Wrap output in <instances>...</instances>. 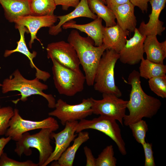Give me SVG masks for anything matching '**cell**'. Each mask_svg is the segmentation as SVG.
<instances>
[{
    "mask_svg": "<svg viewBox=\"0 0 166 166\" xmlns=\"http://www.w3.org/2000/svg\"><path fill=\"white\" fill-rule=\"evenodd\" d=\"M93 114L105 116L118 121L123 125L128 101H125L111 94L102 93V99L92 98Z\"/></svg>",
    "mask_w": 166,
    "mask_h": 166,
    "instance_id": "cell-10",
    "label": "cell"
},
{
    "mask_svg": "<svg viewBox=\"0 0 166 166\" xmlns=\"http://www.w3.org/2000/svg\"><path fill=\"white\" fill-rule=\"evenodd\" d=\"M117 160L114 156L113 146L110 145L105 148L96 158V166H116Z\"/></svg>",
    "mask_w": 166,
    "mask_h": 166,
    "instance_id": "cell-27",
    "label": "cell"
},
{
    "mask_svg": "<svg viewBox=\"0 0 166 166\" xmlns=\"http://www.w3.org/2000/svg\"><path fill=\"white\" fill-rule=\"evenodd\" d=\"M57 19V16L54 14L44 16L29 15L19 17L14 22L15 23V27L22 26L27 29L31 36L29 46L31 49L35 39L41 42L36 36L38 30L43 27H51L54 25Z\"/></svg>",
    "mask_w": 166,
    "mask_h": 166,
    "instance_id": "cell-14",
    "label": "cell"
},
{
    "mask_svg": "<svg viewBox=\"0 0 166 166\" xmlns=\"http://www.w3.org/2000/svg\"><path fill=\"white\" fill-rule=\"evenodd\" d=\"M134 32L133 36L127 39L126 44L119 53L120 61L124 64H137L144 57L143 43L146 36L141 34L137 28Z\"/></svg>",
    "mask_w": 166,
    "mask_h": 166,
    "instance_id": "cell-13",
    "label": "cell"
},
{
    "mask_svg": "<svg viewBox=\"0 0 166 166\" xmlns=\"http://www.w3.org/2000/svg\"><path fill=\"white\" fill-rule=\"evenodd\" d=\"M102 2H103L105 4H106V2L105 0H101Z\"/></svg>",
    "mask_w": 166,
    "mask_h": 166,
    "instance_id": "cell-38",
    "label": "cell"
},
{
    "mask_svg": "<svg viewBox=\"0 0 166 166\" xmlns=\"http://www.w3.org/2000/svg\"><path fill=\"white\" fill-rule=\"evenodd\" d=\"M138 71L134 70L129 75L128 83L131 86L129 99L127 108L129 113L123 118L126 126L142 120L144 117L151 118L156 115L161 105L160 101L147 95L143 90Z\"/></svg>",
    "mask_w": 166,
    "mask_h": 166,
    "instance_id": "cell-1",
    "label": "cell"
},
{
    "mask_svg": "<svg viewBox=\"0 0 166 166\" xmlns=\"http://www.w3.org/2000/svg\"><path fill=\"white\" fill-rule=\"evenodd\" d=\"M142 146L145 155L144 166H155L152 143L145 142Z\"/></svg>",
    "mask_w": 166,
    "mask_h": 166,
    "instance_id": "cell-32",
    "label": "cell"
},
{
    "mask_svg": "<svg viewBox=\"0 0 166 166\" xmlns=\"http://www.w3.org/2000/svg\"><path fill=\"white\" fill-rule=\"evenodd\" d=\"M11 140V138L9 136L6 137H2L0 138V158L4 152V148Z\"/></svg>",
    "mask_w": 166,
    "mask_h": 166,
    "instance_id": "cell-37",
    "label": "cell"
},
{
    "mask_svg": "<svg viewBox=\"0 0 166 166\" xmlns=\"http://www.w3.org/2000/svg\"><path fill=\"white\" fill-rule=\"evenodd\" d=\"M152 7L149 20L147 23L142 21L138 29L140 33L146 36L150 35H161L165 30L164 22L159 19L160 14L165 6L166 0H150Z\"/></svg>",
    "mask_w": 166,
    "mask_h": 166,
    "instance_id": "cell-15",
    "label": "cell"
},
{
    "mask_svg": "<svg viewBox=\"0 0 166 166\" xmlns=\"http://www.w3.org/2000/svg\"><path fill=\"white\" fill-rule=\"evenodd\" d=\"M52 132L53 131L51 129L45 128L34 134L31 135L28 132L24 133L16 141L14 152L20 156L23 154L28 156L32 153L30 148H36L39 152L38 165L42 166L53 150L50 144Z\"/></svg>",
    "mask_w": 166,
    "mask_h": 166,
    "instance_id": "cell-5",
    "label": "cell"
},
{
    "mask_svg": "<svg viewBox=\"0 0 166 166\" xmlns=\"http://www.w3.org/2000/svg\"><path fill=\"white\" fill-rule=\"evenodd\" d=\"M56 6L61 5L62 9L67 10L70 7L75 8L80 2V0H54Z\"/></svg>",
    "mask_w": 166,
    "mask_h": 166,
    "instance_id": "cell-33",
    "label": "cell"
},
{
    "mask_svg": "<svg viewBox=\"0 0 166 166\" xmlns=\"http://www.w3.org/2000/svg\"><path fill=\"white\" fill-rule=\"evenodd\" d=\"M89 139L88 132L81 131L73 140L72 145L69 147L62 153L59 158L52 163L51 166H72L77 150L84 143Z\"/></svg>",
    "mask_w": 166,
    "mask_h": 166,
    "instance_id": "cell-23",
    "label": "cell"
},
{
    "mask_svg": "<svg viewBox=\"0 0 166 166\" xmlns=\"http://www.w3.org/2000/svg\"><path fill=\"white\" fill-rule=\"evenodd\" d=\"M89 129L99 131L109 136L116 144L121 154L123 155L126 154L125 143L122 136L121 129L116 120L101 115L92 120L84 119L78 122L76 133Z\"/></svg>",
    "mask_w": 166,
    "mask_h": 166,
    "instance_id": "cell-7",
    "label": "cell"
},
{
    "mask_svg": "<svg viewBox=\"0 0 166 166\" xmlns=\"http://www.w3.org/2000/svg\"><path fill=\"white\" fill-rule=\"evenodd\" d=\"M67 41L74 48L80 64L85 74V82L89 86L93 85L95 73L100 60L106 48L103 44L95 46L90 37H83L78 31L72 30L69 35Z\"/></svg>",
    "mask_w": 166,
    "mask_h": 166,
    "instance_id": "cell-2",
    "label": "cell"
},
{
    "mask_svg": "<svg viewBox=\"0 0 166 166\" xmlns=\"http://www.w3.org/2000/svg\"><path fill=\"white\" fill-rule=\"evenodd\" d=\"M80 17H84L93 20L97 16L92 12L89 7L87 0H81L78 5L73 10L66 15L57 16L59 21L56 25H53L49 27V34L55 36L62 31V25L70 20Z\"/></svg>",
    "mask_w": 166,
    "mask_h": 166,
    "instance_id": "cell-19",
    "label": "cell"
},
{
    "mask_svg": "<svg viewBox=\"0 0 166 166\" xmlns=\"http://www.w3.org/2000/svg\"><path fill=\"white\" fill-rule=\"evenodd\" d=\"M102 19L98 17L93 21L85 24H77L73 20L64 24L62 27L64 29L73 28L86 34L93 41L95 46L103 44Z\"/></svg>",
    "mask_w": 166,
    "mask_h": 166,
    "instance_id": "cell-18",
    "label": "cell"
},
{
    "mask_svg": "<svg viewBox=\"0 0 166 166\" xmlns=\"http://www.w3.org/2000/svg\"><path fill=\"white\" fill-rule=\"evenodd\" d=\"M130 32L122 29L117 24L110 27L103 26V44L106 49H112L119 53L125 45Z\"/></svg>",
    "mask_w": 166,
    "mask_h": 166,
    "instance_id": "cell-17",
    "label": "cell"
},
{
    "mask_svg": "<svg viewBox=\"0 0 166 166\" xmlns=\"http://www.w3.org/2000/svg\"><path fill=\"white\" fill-rule=\"evenodd\" d=\"M14 114V109L8 106L0 107V136L5 135L9 121Z\"/></svg>",
    "mask_w": 166,
    "mask_h": 166,
    "instance_id": "cell-30",
    "label": "cell"
},
{
    "mask_svg": "<svg viewBox=\"0 0 166 166\" xmlns=\"http://www.w3.org/2000/svg\"><path fill=\"white\" fill-rule=\"evenodd\" d=\"M89 9L92 13L103 19L105 26L116 25V17L112 11L101 0H87Z\"/></svg>",
    "mask_w": 166,
    "mask_h": 166,
    "instance_id": "cell-24",
    "label": "cell"
},
{
    "mask_svg": "<svg viewBox=\"0 0 166 166\" xmlns=\"http://www.w3.org/2000/svg\"><path fill=\"white\" fill-rule=\"evenodd\" d=\"M128 126L136 140L142 145L144 144L145 142L146 133L148 130V125L146 121L142 119L131 124Z\"/></svg>",
    "mask_w": 166,
    "mask_h": 166,
    "instance_id": "cell-28",
    "label": "cell"
},
{
    "mask_svg": "<svg viewBox=\"0 0 166 166\" xmlns=\"http://www.w3.org/2000/svg\"><path fill=\"white\" fill-rule=\"evenodd\" d=\"M143 49L147 59L155 63H163L166 57V41L160 43L156 36H147L144 42Z\"/></svg>",
    "mask_w": 166,
    "mask_h": 166,
    "instance_id": "cell-21",
    "label": "cell"
},
{
    "mask_svg": "<svg viewBox=\"0 0 166 166\" xmlns=\"http://www.w3.org/2000/svg\"><path fill=\"white\" fill-rule=\"evenodd\" d=\"M32 161L28 160L23 162H20L8 157L7 154L4 152L0 158V166H38Z\"/></svg>",
    "mask_w": 166,
    "mask_h": 166,
    "instance_id": "cell-31",
    "label": "cell"
},
{
    "mask_svg": "<svg viewBox=\"0 0 166 166\" xmlns=\"http://www.w3.org/2000/svg\"><path fill=\"white\" fill-rule=\"evenodd\" d=\"M9 126L5 135L16 141L20 139L23 133L29 131L48 128L54 132L59 128L57 121L52 117L39 121L25 120L20 116L17 108L14 109V114L9 121Z\"/></svg>",
    "mask_w": 166,
    "mask_h": 166,
    "instance_id": "cell-8",
    "label": "cell"
},
{
    "mask_svg": "<svg viewBox=\"0 0 166 166\" xmlns=\"http://www.w3.org/2000/svg\"><path fill=\"white\" fill-rule=\"evenodd\" d=\"M47 57L53 58L62 65L80 72V61L74 47L64 41L48 44L46 48Z\"/></svg>",
    "mask_w": 166,
    "mask_h": 166,
    "instance_id": "cell-11",
    "label": "cell"
},
{
    "mask_svg": "<svg viewBox=\"0 0 166 166\" xmlns=\"http://www.w3.org/2000/svg\"><path fill=\"white\" fill-rule=\"evenodd\" d=\"M0 3L10 22H14L19 17L31 15L29 0H0Z\"/></svg>",
    "mask_w": 166,
    "mask_h": 166,
    "instance_id": "cell-22",
    "label": "cell"
},
{
    "mask_svg": "<svg viewBox=\"0 0 166 166\" xmlns=\"http://www.w3.org/2000/svg\"><path fill=\"white\" fill-rule=\"evenodd\" d=\"M92 97L84 99L82 102L76 105H70L61 99L56 102L54 108L48 113L50 116L56 117L65 126L67 122L77 121L85 119L93 113Z\"/></svg>",
    "mask_w": 166,
    "mask_h": 166,
    "instance_id": "cell-9",
    "label": "cell"
},
{
    "mask_svg": "<svg viewBox=\"0 0 166 166\" xmlns=\"http://www.w3.org/2000/svg\"><path fill=\"white\" fill-rule=\"evenodd\" d=\"M140 77L146 79L165 76L166 74V65L162 63H155L143 58L139 67Z\"/></svg>",
    "mask_w": 166,
    "mask_h": 166,
    "instance_id": "cell-25",
    "label": "cell"
},
{
    "mask_svg": "<svg viewBox=\"0 0 166 166\" xmlns=\"http://www.w3.org/2000/svg\"><path fill=\"white\" fill-rule=\"evenodd\" d=\"M15 27L16 29H18L19 32L20 40L17 42V45L15 49L11 50H6L5 51L4 57H7L13 53L17 52L23 54L30 60L31 67L36 69V77L44 81H46L50 77V74L47 72L39 69L35 66L33 62V60L36 56L37 53L35 51H33L32 53L30 52L26 45L24 35L26 32L29 33L28 30L26 27L22 26H19Z\"/></svg>",
    "mask_w": 166,
    "mask_h": 166,
    "instance_id": "cell-16",
    "label": "cell"
},
{
    "mask_svg": "<svg viewBox=\"0 0 166 166\" xmlns=\"http://www.w3.org/2000/svg\"><path fill=\"white\" fill-rule=\"evenodd\" d=\"M148 83L152 91L162 98H166V76L152 78Z\"/></svg>",
    "mask_w": 166,
    "mask_h": 166,
    "instance_id": "cell-29",
    "label": "cell"
},
{
    "mask_svg": "<svg viewBox=\"0 0 166 166\" xmlns=\"http://www.w3.org/2000/svg\"><path fill=\"white\" fill-rule=\"evenodd\" d=\"M150 0H129V2L135 6L138 7L143 13L148 11V3Z\"/></svg>",
    "mask_w": 166,
    "mask_h": 166,
    "instance_id": "cell-35",
    "label": "cell"
},
{
    "mask_svg": "<svg viewBox=\"0 0 166 166\" xmlns=\"http://www.w3.org/2000/svg\"><path fill=\"white\" fill-rule=\"evenodd\" d=\"M107 6L111 10L114 7L129 2V0H105Z\"/></svg>",
    "mask_w": 166,
    "mask_h": 166,
    "instance_id": "cell-36",
    "label": "cell"
},
{
    "mask_svg": "<svg viewBox=\"0 0 166 166\" xmlns=\"http://www.w3.org/2000/svg\"><path fill=\"white\" fill-rule=\"evenodd\" d=\"M31 15L44 16L53 14L56 7L54 0H29Z\"/></svg>",
    "mask_w": 166,
    "mask_h": 166,
    "instance_id": "cell-26",
    "label": "cell"
},
{
    "mask_svg": "<svg viewBox=\"0 0 166 166\" xmlns=\"http://www.w3.org/2000/svg\"><path fill=\"white\" fill-rule=\"evenodd\" d=\"M135 6L130 2L117 6L111 10L115 15L117 24L123 30L134 32L137 20L134 14Z\"/></svg>",
    "mask_w": 166,
    "mask_h": 166,
    "instance_id": "cell-20",
    "label": "cell"
},
{
    "mask_svg": "<svg viewBox=\"0 0 166 166\" xmlns=\"http://www.w3.org/2000/svg\"><path fill=\"white\" fill-rule=\"evenodd\" d=\"M39 80L36 77L32 80L27 79L17 69L9 78L3 81L1 85L2 92L5 93L10 91H18L21 96L19 100L23 102L27 101L28 98L32 95H39L46 100L49 108H54L56 103L55 97L51 94H47L43 92L48 89V86Z\"/></svg>",
    "mask_w": 166,
    "mask_h": 166,
    "instance_id": "cell-3",
    "label": "cell"
},
{
    "mask_svg": "<svg viewBox=\"0 0 166 166\" xmlns=\"http://www.w3.org/2000/svg\"><path fill=\"white\" fill-rule=\"evenodd\" d=\"M52 72L55 86L58 93L69 97L82 91L85 81L82 72H77L65 67L53 58Z\"/></svg>",
    "mask_w": 166,
    "mask_h": 166,
    "instance_id": "cell-6",
    "label": "cell"
},
{
    "mask_svg": "<svg viewBox=\"0 0 166 166\" xmlns=\"http://www.w3.org/2000/svg\"><path fill=\"white\" fill-rule=\"evenodd\" d=\"M119 53L112 49H106L100 60L94 78V89L102 93L121 96V91L116 85L114 79V68L119 58Z\"/></svg>",
    "mask_w": 166,
    "mask_h": 166,
    "instance_id": "cell-4",
    "label": "cell"
},
{
    "mask_svg": "<svg viewBox=\"0 0 166 166\" xmlns=\"http://www.w3.org/2000/svg\"><path fill=\"white\" fill-rule=\"evenodd\" d=\"M78 122L73 121L67 122L65 127L61 131L56 133L52 132L51 138L55 141V147L52 154L42 166H46L54 161L57 160L62 153L69 146L77 136L75 134Z\"/></svg>",
    "mask_w": 166,
    "mask_h": 166,
    "instance_id": "cell-12",
    "label": "cell"
},
{
    "mask_svg": "<svg viewBox=\"0 0 166 166\" xmlns=\"http://www.w3.org/2000/svg\"><path fill=\"white\" fill-rule=\"evenodd\" d=\"M84 150L86 158V166H96V158L94 157L90 149L85 146Z\"/></svg>",
    "mask_w": 166,
    "mask_h": 166,
    "instance_id": "cell-34",
    "label": "cell"
}]
</instances>
